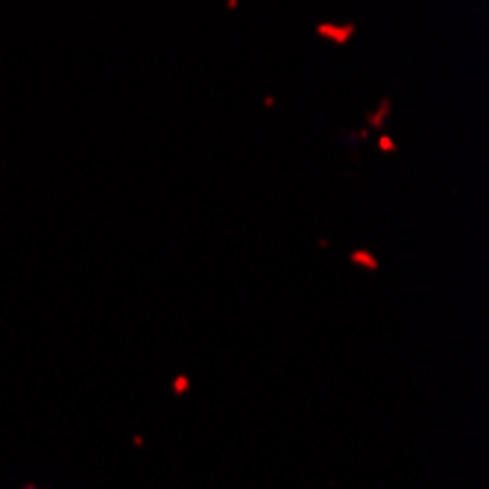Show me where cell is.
<instances>
[{"label":"cell","mask_w":489,"mask_h":489,"mask_svg":"<svg viewBox=\"0 0 489 489\" xmlns=\"http://www.w3.org/2000/svg\"><path fill=\"white\" fill-rule=\"evenodd\" d=\"M378 146H381L384 153H393V150H396V141L390 138V135H381V138H378Z\"/></svg>","instance_id":"5b68a950"},{"label":"cell","mask_w":489,"mask_h":489,"mask_svg":"<svg viewBox=\"0 0 489 489\" xmlns=\"http://www.w3.org/2000/svg\"><path fill=\"white\" fill-rule=\"evenodd\" d=\"M349 261H352L354 267L366 270V273H375V270H378V255H372L369 249H354V252L349 255Z\"/></svg>","instance_id":"7a4b0ae2"},{"label":"cell","mask_w":489,"mask_h":489,"mask_svg":"<svg viewBox=\"0 0 489 489\" xmlns=\"http://www.w3.org/2000/svg\"><path fill=\"white\" fill-rule=\"evenodd\" d=\"M173 390H176L179 396H185V393H188V378H185V375H176V381H173Z\"/></svg>","instance_id":"277c9868"},{"label":"cell","mask_w":489,"mask_h":489,"mask_svg":"<svg viewBox=\"0 0 489 489\" xmlns=\"http://www.w3.org/2000/svg\"><path fill=\"white\" fill-rule=\"evenodd\" d=\"M390 109H393V106H390V100H381V106L369 115V126H375V129L384 126V120H387V115H390Z\"/></svg>","instance_id":"3957f363"},{"label":"cell","mask_w":489,"mask_h":489,"mask_svg":"<svg viewBox=\"0 0 489 489\" xmlns=\"http://www.w3.org/2000/svg\"><path fill=\"white\" fill-rule=\"evenodd\" d=\"M317 36L322 41L331 44H349L354 39V24H334V21H322L317 24Z\"/></svg>","instance_id":"6da1fadb"}]
</instances>
